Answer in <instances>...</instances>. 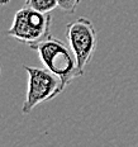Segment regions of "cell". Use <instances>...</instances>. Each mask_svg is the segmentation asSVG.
I'll list each match as a JSON object with an SVG mask.
<instances>
[{
    "label": "cell",
    "instance_id": "cell-7",
    "mask_svg": "<svg viewBox=\"0 0 138 147\" xmlns=\"http://www.w3.org/2000/svg\"><path fill=\"white\" fill-rule=\"evenodd\" d=\"M10 3V0H0V5H7Z\"/></svg>",
    "mask_w": 138,
    "mask_h": 147
},
{
    "label": "cell",
    "instance_id": "cell-8",
    "mask_svg": "<svg viewBox=\"0 0 138 147\" xmlns=\"http://www.w3.org/2000/svg\"><path fill=\"white\" fill-rule=\"evenodd\" d=\"M0 75H1V66H0Z\"/></svg>",
    "mask_w": 138,
    "mask_h": 147
},
{
    "label": "cell",
    "instance_id": "cell-3",
    "mask_svg": "<svg viewBox=\"0 0 138 147\" xmlns=\"http://www.w3.org/2000/svg\"><path fill=\"white\" fill-rule=\"evenodd\" d=\"M24 70L28 75V86L22 107L23 114H29L38 104L50 102L63 91L60 78L46 67L24 66Z\"/></svg>",
    "mask_w": 138,
    "mask_h": 147
},
{
    "label": "cell",
    "instance_id": "cell-6",
    "mask_svg": "<svg viewBox=\"0 0 138 147\" xmlns=\"http://www.w3.org/2000/svg\"><path fill=\"white\" fill-rule=\"evenodd\" d=\"M81 1L82 0H57L58 8H60L62 11L69 13V14L75 13Z\"/></svg>",
    "mask_w": 138,
    "mask_h": 147
},
{
    "label": "cell",
    "instance_id": "cell-1",
    "mask_svg": "<svg viewBox=\"0 0 138 147\" xmlns=\"http://www.w3.org/2000/svg\"><path fill=\"white\" fill-rule=\"evenodd\" d=\"M33 50L38 53L39 60L46 69L60 78L63 90L76 78L84 75V72L79 69L76 57L70 46H66L61 39L50 36Z\"/></svg>",
    "mask_w": 138,
    "mask_h": 147
},
{
    "label": "cell",
    "instance_id": "cell-4",
    "mask_svg": "<svg viewBox=\"0 0 138 147\" xmlns=\"http://www.w3.org/2000/svg\"><path fill=\"white\" fill-rule=\"evenodd\" d=\"M66 38L76 57L79 69L85 72L86 66L93 60L98 46V34L94 24L88 18H76L75 20L67 23Z\"/></svg>",
    "mask_w": 138,
    "mask_h": 147
},
{
    "label": "cell",
    "instance_id": "cell-2",
    "mask_svg": "<svg viewBox=\"0 0 138 147\" xmlns=\"http://www.w3.org/2000/svg\"><path fill=\"white\" fill-rule=\"evenodd\" d=\"M52 17L50 13H42L24 7L14 14L13 23L7 30V36L34 48L38 43L51 36Z\"/></svg>",
    "mask_w": 138,
    "mask_h": 147
},
{
    "label": "cell",
    "instance_id": "cell-5",
    "mask_svg": "<svg viewBox=\"0 0 138 147\" xmlns=\"http://www.w3.org/2000/svg\"><path fill=\"white\" fill-rule=\"evenodd\" d=\"M24 7L42 11V13H51L58 8L57 0H26Z\"/></svg>",
    "mask_w": 138,
    "mask_h": 147
}]
</instances>
